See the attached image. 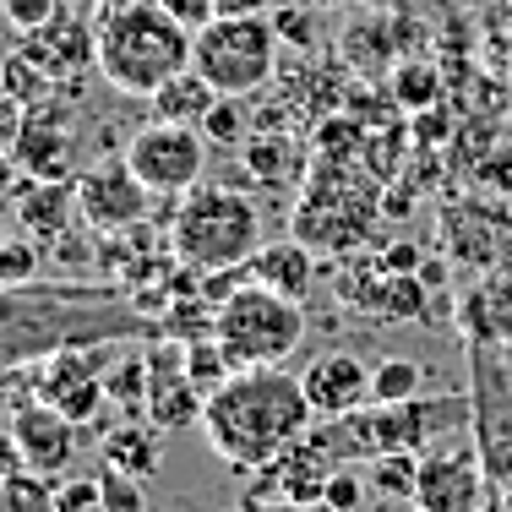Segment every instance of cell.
<instances>
[{
	"label": "cell",
	"mask_w": 512,
	"mask_h": 512,
	"mask_svg": "<svg viewBox=\"0 0 512 512\" xmlns=\"http://www.w3.org/2000/svg\"><path fill=\"white\" fill-rule=\"evenodd\" d=\"M131 338L158 344L164 322L109 289H0V371H28L66 349H109Z\"/></svg>",
	"instance_id": "6da1fadb"
},
{
	"label": "cell",
	"mask_w": 512,
	"mask_h": 512,
	"mask_svg": "<svg viewBox=\"0 0 512 512\" xmlns=\"http://www.w3.org/2000/svg\"><path fill=\"white\" fill-rule=\"evenodd\" d=\"M197 425L224 463L262 474L311 436L316 409L300 376H289L284 365H267V371H235L218 393H207Z\"/></svg>",
	"instance_id": "7a4b0ae2"
},
{
	"label": "cell",
	"mask_w": 512,
	"mask_h": 512,
	"mask_svg": "<svg viewBox=\"0 0 512 512\" xmlns=\"http://www.w3.org/2000/svg\"><path fill=\"white\" fill-rule=\"evenodd\" d=\"M93 28H99V77L115 93L153 99L169 77L191 71L197 33L164 0H115Z\"/></svg>",
	"instance_id": "3957f363"
},
{
	"label": "cell",
	"mask_w": 512,
	"mask_h": 512,
	"mask_svg": "<svg viewBox=\"0 0 512 512\" xmlns=\"http://www.w3.org/2000/svg\"><path fill=\"white\" fill-rule=\"evenodd\" d=\"M169 251L191 273H240L262 251V213L246 191L191 186L169 218Z\"/></svg>",
	"instance_id": "277c9868"
},
{
	"label": "cell",
	"mask_w": 512,
	"mask_h": 512,
	"mask_svg": "<svg viewBox=\"0 0 512 512\" xmlns=\"http://www.w3.org/2000/svg\"><path fill=\"white\" fill-rule=\"evenodd\" d=\"M213 338L235 371H267L306 344V311H300V300L240 278L213 306Z\"/></svg>",
	"instance_id": "5b68a950"
},
{
	"label": "cell",
	"mask_w": 512,
	"mask_h": 512,
	"mask_svg": "<svg viewBox=\"0 0 512 512\" xmlns=\"http://www.w3.org/2000/svg\"><path fill=\"white\" fill-rule=\"evenodd\" d=\"M278 28L262 11L246 17H213L191 44V71H202L224 99H251L278 71Z\"/></svg>",
	"instance_id": "8992f818"
},
{
	"label": "cell",
	"mask_w": 512,
	"mask_h": 512,
	"mask_svg": "<svg viewBox=\"0 0 512 512\" xmlns=\"http://www.w3.org/2000/svg\"><path fill=\"white\" fill-rule=\"evenodd\" d=\"M469 349V442L480 447V463L496 491L512 485V376L502 344L463 338Z\"/></svg>",
	"instance_id": "52a82bcc"
},
{
	"label": "cell",
	"mask_w": 512,
	"mask_h": 512,
	"mask_svg": "<svg viewBox=\"0 0 512 512\" xmlns=\"http://www.w3.org/2000/svg\"><path fill=\"white\" fill-rule=\"evenodd\" d=\"M126 164L153 197H186L202 186L207 169V137L202 126H180V120H153L126 142Z\"/></svg>",
	"instance_id": "ba28073f"
},
{
	"label": "cell",
	"mask_w": 512,
	"mask_h": 512,
	"mask_svg": "<svg viewBox=\"0 0 512 512\" xmlns=\"http://www.w3.org/2000/svg\"><path fill=\"white\" fill-rule=\"evenodd\" d=\"M496 496L491 474L480 463L474 442H431L420 453V480H414V512H485Z\"/></svg>",
	"instance_id": "9c48e42d"
},
{
	"label": "cell",
	"mask_w": 512,
	"mask_h": 512,
	"mask_svg": "<svg viewBox=\"0 0 512 512\" xmlns=\"http://www.w3.org/2000/svg\"><path fill=\"white\" fill-rule=\"evenodd\" d=\"M148 197L153 191L131 175V164H93L77 175V213L93 235H131L148 218Z\"/></svg>",
	"instance_id": "30bf717a"
},
{
	"label": "cell",
	"mask_w": 512,
	"mask_h": 512,
	"mask_svg": "<svg viewBox=\"0 0 512 512\" xmlns=\"http://www.w3.org/2000/svg\"><path fill=\"white\" fill-rule=\"evenodd\" d=\"M109 365H104V349H66V355L44 360L33 371V393L44 404H55L60 414H71L77 425L99 420V409L109 404Z\"/></svg>",
	"instance_id": "8fae6325"
},
{
	"label": "cell",
	"mask_w": 512,
	"mask_h": 512,
	"mask_svg": "<svg viewBox=\"0 0 512 512\" xmlns=\"http://www.w3.org/2000/svg\"><path fill=\"white\" fill-rule=\"evenodd\" d=\"M202 404L207 398L197 393V382L186 371V344L158 338L148 349V420L158 431H180V425L202 420Z\"/></svg>",
	"instance_id": "7c38bea8"
},
{
	"label": "cell",
	"mask_w": 512,
	"mask_h": 512,
	"mask_svg": "<svg viewBox=\"0 0 512 512\" xmlns=\"http://www.w3.org/2000/svg\"><path fill=\"white\" fill-rule=\"evenodd\" d=\"M6 425H11V436H17V447H22V463H28L33 474L55 480V474L71 469V458H77V420H71V414H60L55 404L33 398V404H22Z\"/></svg>",
	"instance_id": "4fadbf2b"
},
{
	"label": "cell",
	"mask_w": 512,
	"mask_h": 512,
	"mask_svg": "<svg viewBox=\"0 0 512 512\" xmlns=\"http://www.w3.org/2000/svg\"><path fill=\"white\" fill-rule=\"evenodd\" d=\"M11 164L28 180H66L71 175V126L66 109L55 104H28V126H22Z\"/></svg>",
	"instance_id": "5bb4252c"
},
{
	"label": "cell",
	"mask_w": 512,
	"mask_h": 512,
	"mask_svg": "<svg viewBox=\"0 0 512 512\" xmlns=\"http://www.w3.org/2000/svg\"><path fill=\"white\" fill-rule=\"evenodd\" d=\"M300 382H306L316 420H344L371 398V365H360L355 355H322L300 371Z\"/></svg>",
	"instance_id": "9a60e30c"
},
{
	"label": "cell",
	"mask_w": 512,
	"mask_h": 512,
	"mask_svg": "<svg viewBox=\"0 0 512 512\" xmlns=\"http://www.w3.org/2000/svg\"><path fill=\"white\" fill-rule=\"evenodd\" d=\"M22 55L39 60L50 82L71 77V71H82V66H99V28L82 22V17H71V11H60L50 28L22 33Z\"/></svg>",
	"instance_id": "2e32d148"
},
{
	"label": "cell",
	"mask_w": 512,
	"mask_h": 512,
	"mask_svg": "<svg viewBox=\"0 0 512 512\" xmlns=\"http://www.w3.org/2000/svg\"><path fill=\"white\" fill-rule=\"evenodd\" d=\"M240 273H246L251 284H262V289H278V295H289V300H306L316 289V251L300 235L295 240H273V246H262Z\"/></svg>",
	"instance_id": "e0dca14e"
},
{
	"label": "cell",
	"mask_w": 512,
	"mask_h": 512,
	"mask_svg": "<svg viewBox=\"0 0 512 512\" xmlns=\"http://www.w3.org/2000/svg\"><path fill=\"white\" fill-rule=\"evenodd\" d=\"M458 327L463 338L480 344H512V273H491L458 300Z\"/></svg>",
	"instance_id": "ac0fdd59"
},
{
	"label": "cell",
	"mask_w": 512,
	"mask_h": 512,
	"mask_svg": "<svg viewBox=\"0 0 512 512\" xmlns=\"http://www.w3.org/2000/svg\"><path fill=\"white\" fill-rule=\"evenodd\" d=\"M71 213H77V186H66V180H33L17 202V224L28 229V240H39V246H55V240L66 235Z\"/></svg>",
	"instance_id": "d6986e66"
},
{
	"label": "cell",
	"mask_w": 512,
	"mask_h": 512,
	"mask_svg": "<svg viewBox=\"0 0 512 512\" xmlns=\"http://www.w3.org/2000/svg\"><path fill=\"white\" fill-rule=\"evenodd\" d=\"M224 93L213 88V82L202 77V71H180V77H169L164 88L153 93V120H180V126H202L207 109H213Z\"/></svg>",
	"instance_id": "ffe728a7"
},
{
	"label": "cell",
	"mask_w": 512,
	"mask_h": 512,
	"mask_svg": "<svg viewBox=\"0 0 512 512\" xmlns=\"http://www.w3.org/2000/svg\"><path fill=\"white\" fill-rule=\"evenodd\" d=\"M164 463V447H158V431H142V425H115L104 436V469H120L131 480H148Z\"/></svg>",
	"instance_id": "44dd1931"
},
{
	"label": "cell",
	"mask_w": 512,
	"mask_h": 512,
	"mask_svg": "<svg viewBox=\"0 0 512 512\" xmlns=\"http://www.w3.org/2000/svg\"><path fill=\"white\" fill-rule=\"evenodd\" d=\"M420 387H425L420 360L387 355L371 365V404H409V398H420Z\"/></svg>",
	"instance_id": "7402d4cb"
},
{
	"label": "cell",
	"mask_w": 512,
	"mask_h": 512,
	"mask_svg": "<svg viewBox=\"0 0 512 512\" xmlns=\"http://www.w3.org/2000/svg\"><path fill=\"white\" fill-rule=\"evenodd\" d=\"M0 512H60L55 507V480L33 469H17L0 480Z\"/></svg>",
	"instance_id": "603a6c76"
},
{
	"label": "cell",
	"mask_w": 512,
	"mask_h": 512,
	"mask_svg": "<svg viewBox=\"0 0 512 512\" xmlns=\"http://www.w3.org/2000/svg\"><path fill=\"white\" fill-rule=\"evenodd\" d=\"M371 491L382 496H414V480H420V453H387L371 458Z\"/></svg>",
	"instance_id": "cb8c5ba5"
},
{
	"label": "cell",
	"mask_w": 512,
	"mask_h": 512,
	"mask_svg": "<svg viewBox=\"0 0 512 512\" xmlns=\"http://www.w3.org/2000/svg\"><path fill=\"white\" fill-rule=\"evenodd\" d=\"M365 491H371V474L338 463V469L327 474V485H322V507L327 512H360L365 507Z\"/></svg>",
	"instance_id": "d4e9b609"
},
{
	"label": "cell",
	"mask_w": 512,
	"mask_h": 512,
	"mask_svg": "<svg viewBox=\"0 0 512 512\" xmlns=\"http://www.w3.org/2000/svg\"><path fill=\"white\" fill-rule=\"evenodd\" d=\"M55 507L60 512H104V480H99V474H71V480H55Z\"/></svg>",
	"instance_id": "484cf974"
},
{
	"label": "cell",
	"mask_w": 512,
	"mask_h": 512,
	"mask_svg": "<svg viewBox=\"0 0 512 512\" xmlns=\"http://www.w3.org/2000/svg\"><path fill=\"white\" fill-rule=\"evenodd\" d=\"M104 382H109V404H148V355L120 360Z\"/></svg>",
	"instance_id": "4316f807"
},
{
	"label": "cell",
	"mask_w": 512,
	"mask_h": 512,
	"mask_svg": "<svg viewBox=\"0 0 512 512\" xmlns=\"http://www.w3.org/2000/svg\"><path fill=\"white\" fill-rule=\"evenodd\" d=\"M436 88H442V77H436V66H398L393 77V93L404 109H425L436 99Z\"/></svg>",
	"instance_id": "83f0119b"
},
{
	"label": "cell",
	"mask_w": 512,
	"mask_h": 512,
	"mask_svg": "<svg viewBox=\"0 0 512 512\" xmlns=\"http://www.w3.org/2000/svg\"><path fill=\"white\" fill-rule=\"evenodd\" d=\"M60 0H0V17L11 22V33H39L60 17Z\"/></svg>",
	"instance_id": "f1b7e54d"
},
{
	"label": "cell",
	"mask_w": 512,
	"mask_h": 512,
	"mask_svg": "<svg viewBox=\"0 0 512 512\" xmlns=\"http://www.w3.org/2000/svg\"><path fill=\"white\" fill-rule=\"evenodd\" d=\"M39 240H6V246H0V284H28L33 273H39Z\"/></svg>",
	"instance_id": "f546056e"
},
{
	"label": "cell",
	"mask_w": 512,
	"mask_h": 512,
	"mask_svg": "<svg viewBox=\"0 0 512 512\" xmlns=\"http://www.w3.org/2000/svg\"><path fill=\"white\" fill-rule=\"evenodd\" d=\"M104 512H148V496H142V480H131V474L120 469H104Z\"/></svg>",
	"instance_id": "4dcf8cb0"
},
{
	"label": "cell",
	"mask_w": 512,
	"mask_h": 512,
	"mask_svg": "<svg viewBox=\"0 0 512 512\" xmlns=\"http://www.w3.org/2000/svg\"><path fill=\"white\" fill-rule=\"evenodd\" d=\"M240 99H218L213 109H207V120H202V137L207 142H240Z\"/></svg>",
	"instance_id": "1f68e13d"
},
{
	"label": "cell",
	"mask_w": 512,
	"mask_h": 512,
	"mask_svg": "<svg viewBox=\"0 0 512 512\" xmlns=\"http://www.w3.org/2000/svg\"><path fill=\"white\" fill-rule=\"evenodd\" d=\"M289 158V137H256L246 142V169L251 175H278Z\"/></svg>",
	"instance_id": "d6a6232c"
},
{
	"label": "cell",
	"mask_w": 512,
	"mask_h": 512,
	"mask_svg": "<svg viewBox=\"0 0 512 512\" xmlns=\"http://www.w3.org/2000/svg\"><path fill=\"white\" fill-rule=\"evenodd\" d=\"M22 126H28V104H22L17 93H6V88H0V158H6L11 148H17Z\"/></svg>",
	"instance_id": "836d02e7"
},
{
	"label": "cell",
	"mask_w": 512,
	"mask_h": 512,
	"mask_svg": "<svg viewBox=\"0 0 512 512\" xmlns=\"http://www.w3.org/2000/svg\"><path fill=\"white\" fill-rule=\"evenodd\" d=\"M164 6H169V11H175V17H180V22H186V28H191V33H202V28H207V22H213V17H218V0H164Z\"/></svg>",
	"instance_id": "e575fe53"
},
{
	"label": "cell",
	"mask_w": 512,
	"mask_h": 512,
	"mask_svg": "<svg viewBox=\"0 0 512 512\" xmlns=\"http://www.w3.org/2000/svg\"><path fill=\"white\" fill-rule=\"evenodd\" d=\"M273 28H278V39L311 44V17H306V6H284V11H273Z\"/></svg>",
	"instance_id": "d590c367"
},
{
	"label": "cell",
	"mask_w": 512,
	"mask_h": 512,
	"mask_svg": "<svg viewBox=\"0 0 512 512\" xmlns=\"http://www.w3.org/2000/svg\"><path fill=\"white\" fill-rule=\"evenodd\" d=\"M17 469H28V463H22V447H17V436H11V425H0V480L17 474Z\"/></svg>",
	"instance_id": "8d00e7d4"
},
{
	"label": "cell",
	"mask_w": 512,
	"mask_h": 512,
	"mask_svg": "<svg viewBox=\"0 0 512 512\" xmlns=\"http://www.w3.org/2000/svg\"><path fill=\"white\" fill-rule=\"evenodd\" d=\"M420 267V251L414 246H393L387 251V278H404V273H414Z\"/></svg>",
	"instance_id": "74e56055"
},
{
	"label": "cell",
	"mask_w": 512,
	"mask_h": 512,
	"mask_svg": "<svg viewBox=\"0 0 512 512\" xmlns=\"http://www.w3.org/2000/svg\"><path fill=\"white\" fill-rule=\"evenodd\" d=\"M311 6H322V11H338V6H360V0H311Z\"/></svg>",
	"instance_id": "f35d334b"
},
{
	"label": "cell",
	"mask_w": 512,
	"mask_h": 512,
	"mask_svg": "<svg viewBox=\"0 0 512 512\" xmlns=\"http://www.w3.org/2000/svg\"><path fill=\"white\" fill-rule=\"evenodd\" d=\"M496 512H512V485H507V491H496Z\"/></svg>",
	"instance_id": "ab89813d"
},
{
	"label": "cell",
	"mask_w": 512,
	"mask_h": 512,
	"mask_svg": "<svg viewBox=\"0 0 512 512\" xmlns=\"http://www.w3.org/2000/svg\"><path fill=\"white\" fill-rule=\"evenodd\" d=\"M485 512H496V496H491V507H485Z\"/></svg>",
	"instance_id": "60d3db41"
},
{
	"label": "cell",
	"mask_w": 512,
	"mask_h": 512,
	"mask_svg": "<svg viewBox=\"0 0 512 512\" xmlns=\"http://www.w3.org/2000/svg\"><path fill=\"white\" fill-rule=\"evenodd\" d=\"M0 246H6V235H0Z\"/></svg>",
	"instance_id": "b9f144b4"
}]
</instances>
